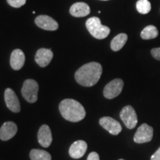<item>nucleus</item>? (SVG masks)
<instances>
[{"label":"nucleus","instance_id":"nucleus-1","mask_svg":"<svg viewBox=\"0 0 160 160\" xmlns=\"http://www.w3.org/2000/svg\"><path fill=\"white\" fill-rule=\"evenodd\" d=\"M102 73V65L98 62H90L82 66L75 73V79L80 85L92 87L100 79Z\"/></svg>","mask_w":160,"mask_h":160},{"label":"nucleus","instance_id":"nucleus-2","mask_svg":"<svg viewBox=\"0 0 160 160\" xmlns=\"http://www.w3.org/2000/svg\"><path fill=\"white\" fill-rule=\"evenodd\" d=\"M59 109L64 119L72 122L81 121L86 114L83 106L79 102L72 99L62 100L59 104Z\"/></svg>","mask_w":160,"mask_h":160},{"label":"nucleus","instance_id":"nucleus-3","mask_svg":"<svg viewBox=\"0 0 160 160\" xmlns=\"http://www.w3.org/2000/svg\"><path fill=\"white\" fill-rule=\"evenodd\" d=\"M86 28L93 37L98 39H103L109 35L111 30L107 26L102 25L98 17H91L86 22Z\"/></svg>","mask_w":160,"mask_h":160},{"label":"nucleus","instance_id":"nucleus-4","mask_svg":"<svg viewBox=\"0 0 160 160\" xmlns=\"http://www.w3.org/2000/svg\"><path fill=\"white\" fill-rule=\"evenodd\" d=\"M39 85L33 79H27L24 82L22 88V95L29 103H34L37 101Z\"/></svg>","mask_w":160,"mask_h":160},{"label":"nucleus","instance_id":"nucleus-5","mask_svg":"<svg viewBox=\"0 0 160 160\" xmlns=\"http://www.w3.org/2000/svg\"><path fill=\"white\" fill-rule=\"evenodd\" d=\"M120 118L128 129H133L138 122L137 115L135 110L131 105L124 107L120 112Z\"/></svg>","mask_w":160,"mask_h":160},{"label":"nucleus","instance_id":"nucleus-6","mask_svg":"<svg viewBox=\"0 0 160 160\" xmlns=\"http://www.w3.org/2000/svg\"><path fill=\"white\" fill-rule=\"evenodd\" d=\"M124 82L121 79H115L107 84L104 88L103 94L106 99H111L121 93L123 89Z\"/></svg>","mask_w":160,"mask_h":160},{"label":"nucleus","instance_id":"nucleus-7","mask_svg":"<svg viewBox=\"0 0 160 160\" xmlns=\"http://www.w3.org/2000/svg\"><path fill=\"white\" fill-rule=\"evenodd\" d=\"M153 136V129L151 126L144 123L140 125L136 132L133 140L136 143L142 144L151 141Z\"/></svg>","mask_w":160,"mask_h":160},{"label":"nucleus","instance_id":"nucleus-8","mask_svg":"<svg viewBox=\"0 0 160 160\" xmlns=\"http://www.w3.org/2000/svg\"><path fill=\"white\" fill-rule=\"evenodd\" d=\"M5 102L8 108L13 113H17L21 111L19 100L11 88H7L5 91Z\"/></svg>","mask_w":160,"mask_h":160},{"label":"nucleus","instance_id":"nucleus-9","mask_svg":"<svg viewBox=\"0 0 160 160\" xmlns=\"http://www.w3.org/2000/svg\"><path fill=\"white\" fill-rule=\"evenodd\" d=\"M99 125L112 135H118L122 131V126L119 122L110 117H102Z\"/></svg>","mask_w":160,"mask_h":160},{"label":"nucleus","instance_id":"nucleus-10","mask_svg":"<svg viewBox=\"0 0 160 160\" xmlns=\"http://www.w3.org/2000/svg\"><path fill=\"white\" fill-rule=\"evenodd\" d=\"M35 23L40 28L46 31H57L59 28L57 22L46 15H41L36 18Z\"/></svg>","mask_w":160,"mask_h":160},{"label":"nucleus","instance_id":"nucleus-11","mask_svg":"<svg viewBox=\"0 0 160 160\" xmlns=\"http://www.w3.org/2000/svg\"><path fill=\"white\" fill-rule=\"evenodd\" d=\"M18 131L17 125L13 122H6L0 128V139L8 141L12 139L17 134Z\"/></svg>","mask_w":160,"mask_h":160},{"label":"nucleus","instance_id":"nucleus-12","mask_svg":"<svg viewBox=\"0 0 160 160\" xmlns=\"http://www.w3.org/2000/svg\"><path fill=\"white\" fill-rule=\"evenodd\" d=\"M88 145L83 140H78L71 145L69 148V155L73 159H80L85 154Z\"/></svg>","mask_w":160,"mask_h":160},{"label":"nucleus","instance_id":"nucleus-13","mask_svg":"<svg viewBox=\"0 0 160 160\" xmlns=\"http://www.w3.org/2000/svg\"><path fill=\"white\" fill-rule=\"evenodd\" d=\"M53 53L51 49L40 48L37 51L35 56V61L40 67L48 66L53 59Z\"/></svg>","mask_w":160,"mask_h":160},{"label":"nucleus","instance_id":"nucleus-14","mask_svg":"<svg viewBox=\"0 0 160 160\" xmlns=\"http://www.w3.org/2000/svg\"><path fill=\"white\" fill-rule=\"evenodd\" d=\"M38 142L43 148H48L52 142V133L48 125H42L38 131Z\"/></svg>","mask_w":160,"mask_h":160},{"label":"nucleus","instance_id":"nucleus-15","mask_svg":"<svg viewBox=\"0 0 160 160\" xmlns=\"http://www.w3.org/2000/svg\"><path fill=\"white\" fill-rule=\"evenodd\" d=\"M25 62V56L20 49H16L12 52L10 59L11 68L15 71H19L23 67Z\"/></svg>","mask_w":160,"mask_h":160},{"label":"nucleus","instance_id":"nucleus-16","mask_svg":"<svg viewBox=\"0 0 160 160\" xmlns=\"http://www.w3.org/2000/svg\"><path fill=\"white\" fill-rule=\"evenodd\" d=\"M90 12V7L85 2H77L73 4L70 8V13L75 17H86L89 14Z\"/></svg>","mask_w":160,"mask_h":160},{"label":"nucleus","instance_id":"nucleus-17","mask_svg":"<svg viewBox=\"0 0 160 160\" xmlns=\"http://www.w3.org/2000/svg\"><path fill=\"white\" fill-rule=\"evenodd\" d=\"M128 40V36L125 33H119L112 39L111 48L113 51H118L121 50L125 45Z\"/></svg>","mask_w":160,"mask_h":160},{"label":"nucleus","instance_id":"nucleus-18","mask_svg":"<svg viewBox=\"0 0 160 160\" xmlns=\"http://www.w3.org/2000/svg\"><path fill=\"white\" fill-rule=\"evenodd\" d=\"M31 160H51V155L44 150L33 149L30 152Z\"/></svg>","mask_w":160,"mask_h":160},{"label":"nucleus","instance_id":"nucleus-19","mask_svg":"<svg viewBox=\"0 0 160 160\" xmlns=\"http://www.w3.org/2000/svg\"><path fill=\"white\" fill-rule=\"evenodd\" d=\"M159 35V32L155 26L153 25H148L145 27L141 32V37L142 39L145 40H148L154 39L157 37Z\"/></svg>","mask_w":160,"mask_h":160},{"label":"nucleus","instance_id":"nucleus-20","mask_svg":"<svg viewBox=\"0 0 160 160\" xmlns=\"http://www.w3.org/2000/svg\"><path fill=\"white\" fill-rule=\"evenodd\" d=\"M137 9L139 13L142 14L148 13L151 10V2L148 0H139L137 2Z\"/></svg>","mask_w":160,"mask_h":160},{"label":"nucleus","instance_id":"nucleus-21","mask_svg":"<svg viewBox=\"0 0 160 160\" xmlns=\"http://www.w3.org/2000/svg\"><path fill=\"white\" fill-rule=\"evenodd\" d=\"M7 2L11 7L18 8L22 7V6L25 5L26 0H7Z\"/></svg>","mask_w":160,"mask_h":160},{"label":"nucleus","instance_id":"nucleus-22","mask_svg":"<svg viewBox=\"0 0 160 160\" xmlns=\"http://www.w3.org/2000/svg\"><path fill=\"white\" fill-rule=\"evenodd\" d=\"M151 54L153 58L160 61V48H153L151 50Z\"/></svg>","mask_w":160,"mask_h":160},{"label":"nucleus","instance_id":"nucleus-23","mask_svg":"<svg viewBox=\"0 0 160 160\" xmlns=\"http://www.w3.org/2000/svg\"><path fill=\"white\" fill-rule=\"evenodd\" d=\"M87 160H99V156L97 152H91L88 157Z\"/></svg>","mask_w":160,"mask_h":160},{"label":"nucleus","instance_id":"nucleus-24","mask_svg":"<svg viewBox=\"0 0 160 160\" xmlns=\"http://www.w3.org/2000/svg\"><path fill=\"white\" fill-rule=\"evenodd\" d=\"M151 160H160V148L152 155Z\"/></svg>","mask_w":160,"mask_h":160},{"label":"nucleus","instance_id":"nucleus-25","mask_svg":"<svg viewBox=\"0 0 160 160\" xmlns=\"http://www.w3.org/2000/svg\"><path fill=\"white\" fill-rule=\"evenodd\" d=\"M119 160H124V159H119Z\"/></svg>","mask_w":160,"mask_h":160},{"label":"nucleus","instance_id":"nucleus-26","mask_svg":"<svg viewBox=\"0 0 160 160\" xmlns=\"http://www.w3.org/2000/svg\"><path fill=\"white\" fill-rule=\"evenodd\" d=\"M105 1H107V0H105Z\"/></svg>","mask_w":160,"mask_h":160}]
</instances>
